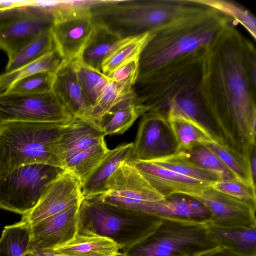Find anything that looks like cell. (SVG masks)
<instances>
[{"label":"cell","instance_id":"30","mask_svg":"<svg viewBox=\"0 0 256 256\" xmlns=\"http://www.w3.org/2000/svg\"><path fill=\"white\" fill-rule=\"evenodd\" d=\"M151 32L124 38L120 45L103 62L101 71L108 74L121 65L140 58L141 52L151 36Z\"/></svg>","mask_w":256,"mask_h":256},{"label":"cell","instance_id":"8","mask_svg":"<svg viewBox=\"0 0 256 256\" xmlns=\"http://www.w3.org/2000/svg\"><path fill=\"white\" fill-rule=\"evenodd\" d=\"M52 12L32 1L0 10V49L8 58L42 32L51 29Z\"/></svg>","mask_w":256,"mask_h":256},{"label":"cell","instance_id":"17","mask_svg":"<svg viewBox=\"0 0 256 256\" xmlns=\"http://www.w3.org/2000/svg\"><path fill=\"white\" fill-rule=\"evenodd\" d=\"M52 90L74 117L88 120L91 107L82 92L74 62L62 61L54 74Z\"/></svg>","mask_w":256,"mask_h":256},{"label":"cell","instance_id":"14","mask_svg":"<svg viewBox=\"0 0 256 256\" xmlns=\"http://www.w3.org/2000/svg\"><path fill=\"white\" fill-rule=\"evenodd\" d=\"M80 204L31 225L29 251L53 250L70 240L79 229Z\"/></svg>","mask_w":256,"mask_h":256},{"label":"cell","instance_id":"20","mask_svg":"<svg viewBox=\"0 0 256 256\" xmlns=\"http://www.w3.org/2000/svg\"><path fill=\"white\" fill-rule=\"evenodd\" d=\"M206 232L217 246L236 256H256V226L224 227L208 222Z\"/></svg>","mask_w":256,"mask_h":256},{"label":"cell","instance_id":"22","mask_svg":"<svg viewBox=\"0 0 256 256\" xmlns=\"http://www.w3.org/2000/svg\"><path fill=\"white\" fill-rule=\"evenodd\" d=\"M146 112L144 107L137 102L134 91L106 112L98 120L96 126L104 136L122 134Z\"/></svg>","mask_w":256,"mask_h":256},{"label":"cell","instance_id":"18","mask_svg":"<svg viewBox=\"0 0 256 256\" xmlns=\"http://www.w3.org/2000/svg\"><path fill=\"white\" fill-rule=\"evenodd\" d=\"M136 210L160 218L210 221V214L200 202L182 195H173L160 200L144 203Z\"/></svg>","mask_w":256,"mask_h":256},{"label":"cell","instance_id":"32","mask_svg":"<svg viewBox=\"0 0 256 256\" xmlns=\"http://www.w3.org/2000/svg\"><path fill=\"white\" fill-rule=\"evenodd\" d=\"M204 146L220 160L237 179L256 187L250 174L248 156H244L215 142L207 143Z\"/></svg>","mask_w":256,"mask_h":256},{"label":"cell","instance_id":"34","mask_svg":"<svg viewBox=\"0 0 256 256\" xmlns=\"http://www.w3.org/2000/svg\"><path fill=\"white\" fill-rule=\"evenodd\" d=\"M192 2L212 8L232 18L236 24L240 23L256 39V20L248 10L240 4L224 0H190Z\"/></svg>","mask_w":256,"mask_h":256},{"label":"cell","instance_id":"38","mask_svg":"<svg viewBox=\"0 0 256 256\" xmlns=\"http://www.w3.org/2000/svg\"><path fill=\"white\" fill-rule=\"evenodd\" d=\"M210 186L220 192L256 206V188L237 178L219 180Z\"/></svg>","mask_w":256,"mask_h":256},{"label":"cell","instance_id":"41","mask_svg":"<svg viewBox=\"0 0 256 256\" xmlns=\"http://www.w3.org/2000/svg\"><path fill=\"white\" fill-rule=\"evenodd\" d=\"M199 256H236L228 250L222 247L217 246L200 254Z\"/></svg>","mask_w":256,"mask_h":256},{"label":"cell","instance_id":"4","mask_svg":"<svg viewBox=\"0 0 256 256\" xmlns=\"http://www.w3.org/2000/svg\"><path fill=\"white\" fill-rule=\"evenodd\" d=\"M162 218L140 211L83 199L79 208V229L108 238L121 252L138 244L156 230Z\"/></svg>","mask_w":256,"mask_h":256},{"label":"cell","instance_id":"24","mask_svg":"<svg viewBox=\"0 0 256 256\" xmlns=\"http://www.w3.org/2000/svg\"><path fill=\"white\" fill-rule=\"evenodd\" d=\"M124 38L106 26L95 23L94 31L78 60L101 71L104 61L120 45Z\"/></svg>","mask_w":256,"mask_h":256},{"label":"cell","instance_id":"43","mask_svg":"<svg viewBox=\"0 0 256 256\" xmlns=\"http://www.w3.org/2000/svg\"><path fill=\"white\" fill-rule=\"evenodd\" d=\"M33 252L38 256H67L54 250H36Z\"/></svg>","mask_w":256,"mask_h":256},{"label":"cell","instance_id":"2","mask_svg":"<svg viewBox=\"0 0 256 256\" xmlns=\"http://www.w3.org/2000/svg\"><path fill=\"white\" fill-rule=\"evenodd\" d=\"M229 17L186 0L173 18L151 31L139 58L136 83L150 85L202 66L210 44L226 26Z\"/></svg>","mask_w":256,"mask_h":256},{"label":"cell","instance_id":"21","mask_svg":"<svg viewBox=\"0 0 256 256\" xmlns=\"http://www.w3.org/2000/svg\"><path fill=\"white\" fill-rule=\"evenodd\" d=\"M104 138L102 132L92 122L74 117L62 136L60 148L63 166L70 157L100 143Z\"/></svg>","mask_w":256,"mask_h":256},{"label":"cell","instance_id":"39","mask_svg":"<svg viewBox=\"0 0 256 256\" xmlns=\"http://www.w3.org/2000/svg\"><path fill=\"white\" fill-rule=\"evenodd\" d=\"M139 58L132 60L121 65L106 75L113 81L133 87L138 76Z\"/></svg>","mask_w":256,"mask_h":256},{"label":"cell","instance_id":"9","mask_svg":"<svg viewBox=\"0 0 256 256\" xmlns=\"http://www.w3.org/2000/svg\"><path fill=\"white\" fill-rule=\"evenodd\" d=\"M53 90L0 94V124L10 122L68 124L74 118Z\"/></svg>","mask_w":256,"mask_h":256},{"label":"cell","instance_id":"36","mask_svg":"<svg viewBox=\"0 0 256 256\" xmlns=\"http://www.w3.org/2000/svg\"><path fill=\"white\" fill-rule=\"evenodd\" d=\"M180 151L190 161L214 174L220 180L236 178L220 160L204 145H198L190 150Z\"/></svg>","mask_w":256,"mask_h":256},{"label":"cell","instance_id":"1","mask_svg":"<svg viewBox=\"0 0 256 256\" xmlns=\"http://www.w3.org/2000/svg\"><path fill=\"white\" fill-rule=\"evenodd\" d=\"M234 26L207 48L198 89L222 144L247 157L256 144V51Z\"/></svg>","mask_w":256,"mask_h":256},{"label":"cell","instance_id":"16","mask_svg":"<svg viewBox=\"0 0 256 256\" xmlns=\"http://www.w3.org/2000/svg\"><path fill=\"white\" fill-rule=\"evenodd\" d=\"M133 166L151 186L164 198L182 195L194 199L198 198L210 186L152 162H128Z\"/></svg>","mask_w":256,"mask_h":256},{"label":"cell","instance_id":"5","mask_svg":"<svg viewBox=\"0 0 256 256\" xmlns=\"http://www.w3.org/2000/svg\"><path fill=\"white\" fill-rule=\"evenodd\" d=\"M186 0H103L93 7L94 22L126 38L150 32L176 16Z\"/></svg>","mask_w":256,"mask_h":256},{"label":"cell","instance_id":"26","mask_svg":"<svg viewBox=\"0 0 256 256\" xmlns=\"http://www.w3.org/2000/svg\"><path fill=\"white\" fill-rule=\"evenodd\" d=\"M105 140L76 153L64 163V168L73 174L81 184L91 174L109 151Z\"/></svg>","mask_w":256,"mask_h":256},{"label":"cell","instance_id":"42","mask_svg":"<svg viewBox=\"0 0 256 256\" xmlns=\"http://www.w3.org/2000/svg\"><path fill=\"white\" fill-rule=\"evenodd\" d=\"M28 2L29 1L0 0V10L25 4Z\"/></svg>","mask_w":256,"mask_h":256},{"label":"cell","instance_id":"6","mask_svg":"<svg viewBox=\"0 0 256 256\" xmlns=\"http://www.w3.org/2000/svg\"><path fill=\"white\" fill-rule=\"evenodd\" d=\"M138 244L121 252L122 256H199L217 246L209 238L206 224L169 218Z\"/></svg>","mask_w":256,"mask_h":256},{"label":"cell","instance_id":"25","mask_svg":"<svg viewBox=\"0 0 256 256\" xmlns=\"http://www.w3.org/2000/svg\"><path fill=\"white\" fill-rule=\"evenodd\" d=\"M167 118L180 150L214 142L204 128L189 118L172 112L167 114Z\"/></svg>","mask_w":256,"mask_h":256},{"label":"cell","instance_id":"28","mask_svg":"<svg viewBox=\"0 0 256 256\" xmlns=\"http://www.w3.org/2000/svg\"><path fill=\"white\" fill-rule=\"evenodd\" d=\"M54 50L56 48L50 29L40 34L9 58L5 72L16 70Z\"/></svg>","mask_w":256,"mask_h":256},{"label":"cell","instance_id":"35","mask_svg":"<svg viewBox=\"0 0 256 256\" xmlns=\"http://www.w3.org/2000/svg\"><path fill=\"white\" fill-rule=\"evenodd\" d=\"M134 91L133 87L130 86L110 80L96 104L91 108L88 120L96 126L98 120L106 112Z\"/></svg>","mask_w":256,"mask_h":256},{"label":"cell","instance_id":"23","mask_svg":"<svg viewBox=\"0 0 256 256\" xmlns=\"http://www.w3.org/2000/svg\"><path fill=\"white\" fill-rule=\"evenodd\" d=\"M67 256H120V246L110 239L78 229L68 242L53 250Z\"/></svg>","mask_w":256,"mask_h":256},{"label":"cell","instance_id":"10","mask_svg":"<svg viewBox=\"0 0 256 256\" xmlns=\"http://www.w3.org/2000/svg\"><path fill=\"white\" fill-rule=\"evenodd\" d=\"M129 162H153L180 151L167 116L148 111L142 116Z\"/></svg>","mask_w":256,"mask_h":256},{"label":"cell","instance_id":"33","mask_svg":"<svg viewBox=\"0 0 256 256\" xmlns=\"http://www.w3.org/2000/svg\"><path fill=\"white\" fill-rule=\"evenodd\" d=\"M152 162L180 174L206 182L210 186L220 180L214 174L188 160L180 150L173 155Z\"/></svg>","mask_w":256,"mask_h":256},{"label":"cell","instance_id":"19","mask_svg":"<svg viewBox=\"0 0 256 256\" xmlns=\"http://www.w3.org/2000/svg\"><path fill=\"white\" fill-rule=\"evenodd\" d=\"M132 142L121 144L110 150L91 174L82 184L84 199L104 194L108 180L122 164L132 158Z\"/></svg>","mask_w":256,"mask_h":256},{"label":"cell","instance_id":"12","mask_svg":"<svg viewBox=\"0 0 256 256\" xmlns=\"http://www.w3.org/2000/svg\"><path fill=\"white\" fill-rule=\"evenodd\" d=\"M94 26L90 10L75 11L54 18L51 32L56 50L62 60L79 58Z\"/></svg>","mask_w":256,"mask_h":256},{"label":"cell","instance_id":"13","mask_svg":"<svg viewBox=\"0 0 256 256\" xmlns=\"http://www.w3.org/2000/svg\"><path fill=\"white\" fill-rule=\"evenodd\" d=\"M83 199L80 181L71 172L65 170L50 184L36 206L22 215L20 220L32 225L80 204Z\"/></svg>","mask_w":256,"mask_h":256},{"label":"cell","instance_id":"15","mask_svg":"<svg viewBox=\"0 0 256 256\" xmlns=\"http://www.w3.org/2000/svg\"><path fill=\"white\" fill-rule=\"evenodd\" d=\"M210 214L211 223L224 227L256 226V206L220 192L211 186L195 199Z\"/></svg>","mask_w":256,"mask_h":256},{"label":"cell","instance_id":"11","mask_svg":"<svg viewBox=\"0 0 256 256\" xmlns=\"http://www.w3.org/2000/svg\"><path fill=\"white\" fill-rule=\"evenodd\" d=\"M92 198L136 210L144 203L160 200L165 198L156 190L133 166L126 162L108 179L105 192Z\"/></svg>","mask_w":256,"mask_h":256},{"label":"cell","instance_id":"31","mask_svg":"<svg viewBox=\"0 0 256 256\" xmlns=\"http://www.w3.org/2000/svg\"><path fill=\"white\" fill-rule=\"evenodd\" d=\"M74 65L84 94L92 108L111 80L101 71L78 60L74 62Z\"/></svg>","mask_w":256,"mask_h":256},{"label":"cell","instance_id":"37","mask_svg":"<svg viewBox=\"0 0 256 256\" xmlns=\"http://www.w3.org/2000/svg\"><path fill=\"white\" fill-rule=\"evenodd\" d=\"M54 74L40 72L31 74L15 82L7 92L34 94L51 91Z\"/></svg>","mask_w":256,"mask_h":256},{"label":"cell","instance_id":"27","mask_svg":"<svg viewBox=\"0 0 256 256\" xmlns=\"http://www.w3.org/2000/svg\"><path fill=\"white\" fill-rule=\"evenodd\" d=\"M62 60L54 50L16 70L5 72L0 74V94L7 92L15 82L31 74L40 72L54 73Z\"/></svg>","mask_w":256,"mask_h":256},{"label":"cell","instance_id":"29","mask_svg":"<svg viewBox=\"0 0 256 256\" xmlns=\"http://www.w3.org/2000/svg\"><path fill=\"white\" fill-rule=\"evenodd\" d=\"M31 225L22 220L4 228L0 237V256H22L29 251Z\"/></svg>","mask_w":256,"mask_h":256},{"label":"cell","instance_id":"44","mask_svg":"<svg viewBox=\"0 0 256 256\" xmlns=\"http://www.w3.org/2000/svg\"><path fill=\"white\" fill-rule=\"evenodd\" d=\"M22 256H38L33 252L28 251Z\"/></svg>","mask_w":256,"mask_h":256},{"label":"cell","instance_id":"40","mask_svg":"<svg viewBox=\"0 0 256 256\" xmlns=\"http://www.w3.org/2000/svg\"><path fill=\"white\" fill-rule=\"evenodd\" d=\"M256 144L250 149L248 154L250 168L252 180L256 184Z\"/></svg>","mask_w":256,"mask_h":256},{"label":"cell","instance_id":"7","mask_svg":"<svg viewBox=\"0 0 256 256\" xmlns=\"http://www.w3.org/2000/svg\"><path fill=\"white\" fill-rule=\"evenodd\" d=\"M63 168L34 164L18 168L0 176V209L23 215L38 204Z\"/></svg>","mask_w":256,"mask_h":256},{"label":"cell","instance_id":"3","mask_svg":"<svg viewBox=\"0 0 256 256\" xmlns=\"http://www.w3.org/2000/svg\"><path fill=\"white\" fill-rule=\"evenodd\" d=\"M69 123L0 124V176L25 165L44 164L64 168L61 141Z\"/></svg>","mask_w":256,"mask_h":256}]
</instances>
